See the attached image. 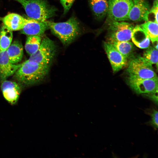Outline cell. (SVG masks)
Returning a JSON list of instances; mask_svg holds the SVG:
<instances>
[{"instance_id":"obj_1","label":"cell","mask_w":158,"mask_h":158,"mask_svg":"<svg viewBox=\"0 0 158 158\" xmlns=\"http://www.w3.org/2000/svg\"><path fill=\"white\" fill-rule=\"evenodd\" d=\"M50 66L27 60L21 63L15 73L14 77L22 85H34L45 78L48 73Z\"/></svg>"},{"instance_id":"obj_2","label":"cell","mask_w":158,"mask_h":158,"mask_svg":"<svg viewBox=\"0 0 158 158\" xmlns=\"http://www.w3.org/2000/svg\"><path fill=\"white\" fill-rule=\"evenodd\" d=\"M46 22L49 29L65 46L71 43L81 33L80 23L74 16L64 22L55 23L47 20Z\"/></svg>"},{"instance_id":"obj_3","label":"cell","mask_w":158,"mask_h":158,"mask_svg":"<svg viewBox=\"0 0 158 158\" xmlns=\"http://www.w3.org/2000/svg\"><path fill=\"white\" fill-rule=\"evenodd\" d=\"M20 3L28 16L36 20L44 21L54 16L57 9L46 0H14Z\"/></svg>"},{"instance_id":"obj_4","label":"cell","mask_w":158,"mask_h":158,"mask_svg":"<svg viewBox=\"0 0 158 158\" xmlns=\"http://www.w3.org/2000/svg\"><path fill=\"white\" fill-rule=\"evenodd\" d=\"M56 52V47L54 42L46 37L41 41L38 50L30 55L28 60L38 63L50 66Z\"/></svg>"},{"instance_id":"obj_5","label":"cell","mask_w":158,"mask_h":158,"mask_svg":"<svg viewBox=\"0 0 158 158\" xmlns=\"http://www.w3.org/2000/svg\"><path fill=\"white\" fill-rule=\"evenodd\" d=\"M107 41H128L131 37L134 26L124 21H109Z\"/></svg>"},{"instance_id":"obj_6","label":"cell","mask_w":158,"mask_h":158,"mask_svg":"<svg viewBox=\"0 0 158 158\" xmlns=\"http://www.w3.org/2000/svg\"><path fill=\"white\" fill-rule=\"evenodd\" d=\"M127 71L129 76L141 78H152L157 77L152 64L140 56L133 58L130 61Z\"/></svg>"},{"instance_id":"obj_7","label":"cell","mask_w":158,"mask_h":158,"mask_svg":"<svg viewBox=\"0 0 158 158\" xmlns=\"http://www.w3.org/2000/svg\"><path fill=\"white\" fill-rule=\"evenodd\" d=\"M107 15L109 21H124L128 20L132 0H107Z\"/></svg>"},{"instance_id":"obj_8","label":"cell","mask_w":158,"mask_h":158,"mask_svg":"<svg viewBox=\"0 0 158 158\" xmlns=\"http://www.w3.org/2000/svg\"><path fill=\"white\" fill-rule=\"evenodd\" d=\"M128 85L138 94H148L158 90V77L152 78H141L129 76Z\"/></svg>"},{"instance_id":"obj_9","label":"cell","mask_w":158,"mask_h":158,"mask_svg":"<svg viewBox=\"0 0 158 158\" xmlns=\"http://www.w3.org/2000/svg\"><path fill=\"white\" fill-rule=\"evenodd\" d=\"M104 47L114 72L119 71L127 64V58L110 43H104Z\"/></svg>"},{"instance_id":"obj_10","label":"cell","mask_w":158,"mask_h":158,"mask_svg":"<svg viewBox=\"0 0 158 158\" xmlns=\"http://www.w3.org/2000/svg\"><path fill=\"white\" fill-rule=\"evenodd\" d=\"M1 89L4 97L9 103L13 105L17 103L21 89L16 83L3 80L1 85Z\"/></svg>"},{"instance_id":"obj_11","label":"cell","mask_w":158,"mask_h":158,"mask_svg":"<svg viewBox=\"0 0 158 158\" xmlns=\"http://www.w3.org/2000/svg\"><path fill=\"white\" fill-rule=\"evenodd\" d=\"M133 5L128 16V20L138 21L144 20L150 10L146 0H132Z\"/></svg>"},{"instance_id":"obj_12","label":"cell","mask_w":158,"mask_h":158,"mask_svg":"<svg viewBox=\"0 0 158 158\" xmlns=\"http://www.w3.org/2000/svg\"><path fill=\"white\" fill-rule=\"evenodd\" d=\"M21 65L12 63L6 51H0V77L2 80L15 74Z\"/></svg>"},{"instance_id":"obj_13","label":"cell","mask_w":158,"mask_h":158,"mask_svg":"<svg viewBox=\"0 0 158 158\" xmlns=\"http://www.w3.org/2000/svg\"><path fill=\"white\" fill-rule=\"evenodd\" d=\"M48 29L49 28L46 20L42 21L30 18L21 30L20 32L28 36L37 35L40 36Z\"/></svg>"},{"instance_id":"obj_14","label":"cell","mask_w":158,"mask_h":158,"mask_svg":"<svg viewBox=\"0 0 158 158\" xmlns=\"http://www.w3.org/2000/svg\"><path fill=\"white\" fill-rule=\"evenodd\" d=\"M28 20L13 13L8 14L1 19L4 25L12 31L22 30Z\"/></svg>"},{"instance_id":"obj_15","label":"cell","mask_w":158,"mask_h":158,"mask_svg":"<svg viewBox=\"0 0 158 158\" xmlns=\"http://www.w3.org/2000/svg\"><path fill=\"white\" fill-rule=\"evenodd\" d=\"M131 39L133 43L140 48L146 49L149 47L150 39L140 25H137L134 27Z\"/></svg>"},{"instance_id":"obj_16","label":"cell","mask_w":158,"mask_h":158,"mask_svg":"<svg viewBox=\"0 0 158 158\" xmlns=\"http://www.w3.org/2000/svg\"><path fill=\"white\" fill-rule=\"evenodd\" d=\"M7 55L10 62L16 64L20 61L23 56V48L22 44L18 40L11 43L6 50Z\"/></svg>"},{"instance_id":"obj_17","label":"cell","mask_w":158,"mask_h":158,"mask_svg":"<svg viewBox=\"0 0 158 158\" xmlns=\"http://www.w3.org/2000/svg\"><path fill=\"white\" fill-rule=\"evenodd\" d=\"M91 9L95 17L100 19L107 14L108 9L107 0H89Z\"/></svg>"},{"instance_id":"obj_18","label":"cell","mask_w":158,"mask_h":158,"mask_svg":"<svg viewBox=\"0 0 158 158\" xmlns=\"http://www.w3.org/2000/svg\"><path fill=\"white\" fill-rule=\"evenodd\" d=\"M12 31L4 24L0 29V51L6 50L12 43Z\"/></svg>"},{"instance_id":"obj_19","label":"cell","mask_w":158,"mask_h":158,"mask_svg":"<svg viewBox=\"0 0 158 158\" xmlns=\"http://www.w3.org/2000/svg\"><path fill=\"white\" fill-rule=\"evenodd\" d=\"M111 43L123 55L128 58L131 55L134 50L133 44L128 41H108Z\"/></svg>"},{"instance_id":"obj_20","label":"cell","mask_w":158,"mask_h":158,"mask_svg":"<svg viewBox=\"0 0 158 158\" xmlns=\"http://www.w3.org/2000/svg\"><path fill=\"white\" fill-rule=\"evenodd\" d=\"M41 41L40 36H28L25 45V49L27 53L30 55L35 53L38 49Z\"/></svg>"},{"instance_id":"obj_21","label":"cell","mask_w":158,"mask_h":158,"mask_svg":"<svg viewBox=\"0 0 158 158\" xmlns=\"http://www.w3.org/2000/svg\"><path fill=\"white\" fill-rule=\"evenodd\" d=\"M140 26L147 34L153 44L158 42V23L146 21Z\"/></svg>"},{"instance_id":"obj_22","label":"cell","mask_w":158,"mask_h":158,"mask_svg":"<svg viewBox=\"0 0 158 158\" xmlns=\"http://www.w3.org/2000/svg\"><path fill=\"white\" fill-rule=\"evenodd\" d=\"M144 51L143 57L151 64H158V50L152 47H149Z\"/></svg>"},{"instance_id":"obj_23","label":"cell","mask_w":158,"mask_h":158,"mask_svg":"<svg viewBox=\"0 0 158 158\" xmlns=\"http://www.w3.org/2000/svg\"><path fill=\"white\" fill-rule=\"evenodd\" d=\"M145 112L151 117L150 120L147 122V124L156 130L158 128V111L157 109L155 107H152L150 108L146 109Z\"/></svg>"},{"instance_id":"obj_24","label":"cell","mask_w":158,"mask_h":158,"mask_svg":"<svg viewBox=\"0 0 158 158\" xmlns=\"http://www.w3.org/2000/svg\"><path fill=\"white\" fill-rule=\"evenodd\" d=\"M158 0H155L153 5L148 13L145 20L158 23Z\"/></svg>"},{"instance_id":"obj_25","label":"cell","mask_w":158,"mask_h":158,"mask_svg":"<svg viewBox=\"0 0 158 158\" xmlns=\"http://www.w3.org/2000/svg\"><path fill=\"white\" fill-rule=\"evenodd\" d=\"M75 0H60L63 8V14L66 13L72 5Z\"/></svg>"},{"instance_id":"obj_26","label":"cell","mask_w":158,"mask_h":158,"mask_svg":"<svg viewBox=\"0 0 158 158\" xmlns=\"http://www.w3.org/2000/svg\"><path fill=\"white\" fill-rule=\"evenodd\" d=\"M146 97L152 101L156 105L158 104V90L152 93L144 94Z\"/></svg>"}]
</instances>
